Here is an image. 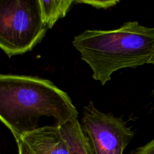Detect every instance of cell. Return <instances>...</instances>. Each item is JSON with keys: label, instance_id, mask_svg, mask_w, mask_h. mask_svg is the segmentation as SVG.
Returning a JSON list of instances; mask_svg holds the SVG:
<instances>
[{"label": "cell", "instance_id": "cell-2", "mask_svg": "<svg viewBox=\"0 0 154 154\" xmlns=\"http://www.w3.org/2000/svg\"><path fill=\"white\" fill-rule=\"evenodd\" d=\"M93 78L105 85L117 71L148 64L154 55V27L138 21L111 30L87 29L72 41Z\"/></svg>", "mask_w": 154, "mask_h": 154}, {"label": "cell", "instance_id": "cell-12", "mask_svg": "<svg viewBox=\"0 0 154 154\" xmlns=\"http://www.w3.org/2000/svg\"><path fill=\"white\" fill-rule=\"evenodd\" d=\"M153 95H154V87H153Z\"/></svg>", "mask_w": 154, "mask_h": 154}, {"label": "cell", "instance_id": "cell-10", "mask_svg": "<svg viewBox=\"0 0 154 154\" xmlns=\"http://www.w3.org/2000/svg\"><path fill=\"white\" fill-rule=\"evenodd\" d=\"M17 147H18V154H32L30 153V151L29 150V149L27 148V147L26 146V144L20 140H17Z\"/></svg>", "mask_w": 154, "mask_h": 154}, {"label": "cell", "instance_id": "cell-5", "mask_svg": "<svg viewBox=\"0 0 154 154\" xmlns=\"http://www.w3.org/2000/svg\"><path fill=\"white\" fill-rule=\"evenodd\" d=\"M32 154H71L60 126L38 127L21 137Z\"/></svg>", "mask_w": 154, "mask_h": 154}, {"label": "cell", "instance_id": "cell-11", "mask_svg": "<svg viewBox=\"0 0 154 154\" xmlns=\"http://www.w3.org/2000/svg\"><path fill=\"white\" fill-rule=\"evenodd\" d=\"M148 64H154V55L152 57V58L150 59V60L149 61Z\"/></svg>", "mask_w": 154, "mask_h": 154}, {"label": "cell", "instance_id": "cell-7", "mask_svg": "<svg viewBox=\"0 0 154 154\" xmlns=\"http://www.w3.org/2000/svg\"><path fill=\"white\" fill-rule=\"evenodd\" d=\"M73 3L74 0H39L42 19L48 29L66 16Z\"/></svg>", "mask_w": 154, "mask_h": 154}, {"label": "cell", "instance_id": "cell-6", "mask_svg": "<svg viewBox=\"0 0 154 154\" xmlns=\"http://www.w3.org/2000/svg\"><path fill=\"white\" fill-rule=\"evenodd\" d=\"M60 127L71 154H93L78 120L68 122Z\"/></svg>", "mask_w": 154, "mask_h": 154}, {"label": "cell", "instance_id": "cell-9", "mask_svg": "<svg viewBox=\"0 0 154 154\" xmlns=\"http://www.w3.org/2000/svg\"><path fill=\"white\" fill-rule=\"evenodd\" d=\"M133 154H154V138L147 144L137 149Z\"/></svg>", "mask_w": 154, "mask_h": 154}, {"label": "cell", "instance_id": "cell-1", "mask_svg": "<svg viewBox=\"0 0 154 154\" xmlns=\"http://www.w3.org/2000/svg\"><path fill=\"white\" fill-rule=\"evenodd\" d=\"M42 117H53L61 126L78 120L69 95L48 79L0 75V121L16 141L38 128Z\"/></svg>", "mask_w": 154, "mask_h": 154}, {"label": "cell", "instance_id": "cell-4", "mask_svg": "<svg viewBox=\"0 0 154 154\" xmlns=\"http://www.w3.org/2000/svg\"><path fill=\"white\" fill-rule=\"evenodd\" d=\"M80 123L93 154H123L134 137L122 117L100 111L93 102L84 107Z\"/></svg>", "mask_w": 154, "mask_h": 154}, {"label": "cell", "instance_id": "cell-3", "mask_svg": "<svg viewBox=\"0 0 154 154\" xmlns=\"http://www.w3.org/2000/svg\"><path fill=\"white\" fill-rule=\"evenodd\" d=\"M48 29L39 0H0V49L9 57L32 51Z\"/></svg>", "mask_w": 154, "mask_h": 154}, {"label": "cell", "instance_id": "cell-8", "mask_svg": "<svg viewBox=\"0 0 154 154\" xmlns=\"http://www.w3.org/2000/svg\"><path fill=\"white\" fill-rule=\"evenodd\" d=\"M75 3L87 4L92 6V7L99 9H106L118 4L119 1H115V0H114V1H105V0H103V1H98V0H96V1H92V0L86 1V0H82V1H75Z\"/></svg>", "mask_w": 154, "mask_h": 154}]
</instances>
